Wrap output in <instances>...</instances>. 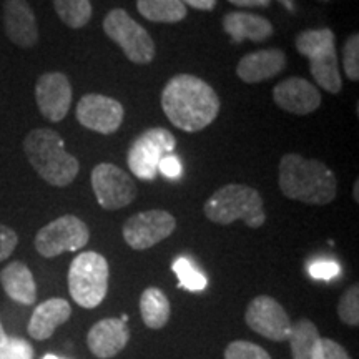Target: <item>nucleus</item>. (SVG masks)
Masks as SVG:
<instances>
[{
  "mask_svg": "<svg viewBox=\"0 0 359 359\" xmlns=\"http://www.w3.org/2000/svg\"><path fill=\"white\" fill-rule=\"evenodd\" d=\"M92 188L98 205L105 210H120L137 198V185L123 168L100 163L92 170Z\"/></svg>",
  "mask_w": 359,
  "mask_h": 359,
  "instance_id": "nucleus-10",
  "label": "nucleus"
},
{
  "mask_svg": "<svg viewBox=\"0 0 359 359\" xmlns=\"http://www.w3.org/2000/svg\"><path fill=\"white\" fill-rule=\"evenodd\" d=\"M341 273V266L333 259H320V262H314L309 264V275L314 280H323L330 281L336 278Z\"/></svg>",
  "mask_w": 359,
  "mask_h": 359,
  "instance_id": "nucleus-32",
  "label": "nucleus"
},
{
  "mask_svg": "<svg viewBox=\"0 0 359 359\" xmlns=\"http://www.w3.org/2000/svg\"><path fill=\"white\" fill-rule=\"evenodd\" d=\"M320 339L321 336L318 333V327L313 321L303 318V320L291 323L288 341L293 359H314Z\"/></svg>",
  "mask_w": 359,
  "mask_h": 359,
  "instance_id": "nucleus-23",
  "label": "nucleus"
},
{
  "mask_svg": "<svg viewBox=\"0 0 359 359\" xmlns=\"http://www.w3.org/2000/svg\"><path fill=\"white\" fill-rule=\"evenodd\" d=\"M296 50L309 60L313 79L326 92L336 93L343 88L339 75L336 35L331 29H309L298 34L294 40Z\"/></svg>",
  "mask_w": 359,
  "mask_h": 359,
  "instance_id": "nucleus-5",
  "label": "nucleus"
},
{
  "mask_svg": "<svg viewBox=\"0 0 359 359\" xmlns=\"http://www.w3.org/2000/svg\"><path fill=\"white\" fill-rule=\"evenodd\" d=\"M42 359H62V358L55 356V354H45V356H43Z\"/></svg>",
  "mask_w": 359,
  "mask_h": 359,
  "instance_id": "nucleus-40",
  "label": "nucleus"
},
{
  "mask_svg": "<svg viewBox=\"0 0 359 359\" xmlns=\"http://www.w3.org/2000/svg\"><path fill=\"white\" fill-rule=\"evenodd\" d=\"M314 359H351L346 349L341 346L339 343L330 339V338H321L318 343L316 354Z\"/></svg>",
  "mask_w": 359,
  "mask_h": 359,
  "instance_id": "nucleus-31",
  "label": "nucleus"
},
{
  "mask_svg": "<svg viewBox=\"0 0 359 359\" xmlns=\"http://www.w3.org/2000/svg\"><path fill=\"white\" fill-rule=\"evenodd\" d=\"M224 359H271V356L250 341H233L224 349Z\"/></svg>",
  "mask_w": 359,
  "mask_h": 359,
  "instance_id": "nucleus-28",
  "label": "nucleus"
},
{
  "mask_svg": "<svg viewBox=\"0 0 359 359\" xmlns=\"http://www.w3.org/2000/svg\"><path fill=\"white\" fill-rule=\"evenodd\" d=\"M17 245H19L17 233L6 224H0V262H6L17 248Z\"/></svg>",
  "mask_w": 359,
  "mask_h": 359,
  "instance_id": "nucleus-33",
  "label": "nucleus"
},
{
  "mask_svg": "<svg viewBox=\"0 0 359 359\" xmlns=\"http://www.w3.org/2000/svg\"><path fill=\"white\" fill-rule=\"evenodd\" d=\"M4 27L12 43L20 48H32L39 42L35 13L27 0H7L4 6Z\"/></svg>",
  "mask_w": 359,
  "mask_h": 359,
  "instance_id": "nucleus-16",
  "label": "nucleus"
},
{
  "mask_svg": "<svg viewBox=\"0 0 359 359\" xmlns=\"http://www.w3.org/2000/svg\"><path fill=\"white\" fill-rule=\"evenodd\" d=\"M280 2L283 4V6L288 7L290 11H293V2H291V0H280Z\"/></svg>",
  "mask_w": 359,
  "mask_h": 359,
  "instance_id": "nucleus-39",
  "label": "nucleus"
},
{
  "mask_svg": "<svg viewBox=\"0 0 359 359\" xmlns=\"http://www.w3.org/2000/svg\"><path fill=\"white\" fill-rule=\"evenodd\" d=\"M180 2H182L185 7L188 6V7L196 8V11H205V12L213 11V8L217 7V0H180Z\"/></svg>",
  "mask_w": 359,
  "mask_h": 359,
  "instance_id": "nucleus-35",
  "label": "nucleus"
},
{
  "mask_svg": "<svg viewBox=\"0 0 359 359\" xmlns=\"http://www.w3.org/2000/svg\"><path fill=\"white\" fill-rule=\"evenodd\" d=\"M88 240L90 230L87 223L74 215H64L40 228L34 245L40 257L55 258L67 251L82 250Z\"/></svg>",
  "mask_w": 359,
  "mask_h": 359,
  "instance_id": "nucleus-9",
  "label": "nucleus"
},
{
  "mask_svg": "<svg viewBox=\"0 0 359 359\" xmlns=\"http://www.w3.org/2000/svg\"><path fill=\"white\" fill-rule=\"evenodd\" d=\"M103 30L107 37L122 48L130 62L137 65H147L154 62L156 55L154 39L123 8H114L107 13L103 20Z\"/></svg>",
  "mask_w": 359,
  "mask_h": 359,
  "instance_id": "nucleus-7",
  "label": "nucleus"
},
{
  "mask_svg": "<svg viewBox=\"0 0 359 359\" xmlns=\"http://www.w3.org/2000/svg\"><path fill=\"white\" fill-rule=\"evenodd\" d=\"M323 2H327V0H323Z\"/></svg>",
  "mask_w": 359,
  "mask_h": 359,
  "instance_id": "nucleus-41",
  "label": "nucleus"
},
{
  "mask_svg": "<svg viewBox=\"0 0 359 359\" xmlns=\"http://www.w3.org/2000/svg\"><path fill=\"white\" fill-rule=\"evenodd\" d=\"M339 320L348 326L359 325V286L354 283L353 286L344 291L338 303Z\"/></svg>",
  "mask_w": 359,
  "mask_h": 359,
  "instance_id": "nucleus-27",
  "label": "nucleus"
},
{
  "mask_svg": "<svg viewBox=\"0 0 359 359\" xmlns=\"http://www.w3.org/2000/svg\"><path fill=\"white\" fill-rule=\"evenodd\" d=\"M246 325L255 333L271 341H286L291 331V321L285 308L271 296L262 294L251 299L245 313Z\"/></svg>",
  "mask_w": 359,
  "mask_h": 359,
  "instance_id": "nucleus-13",
  "label": "nucleus"
},
{
  "mask_svg": "<svg viewBox=\"0 0 359 359\" xmlns=\"http://www.w3.org/2000/svg\"><path fill=\"white\" fill-rule=\"evenodd\" d=\"M273 100L288 114L309 115L321 105V92L302 77H290L273 88Z\"/></svg>",
  "mask_w": 359,
  "mask_h": 359,
  "instance_id": "nucleus-15",
  "label": "nucleus"
},
{
  "mask_svg": "<svg viewBox=\"0 0 359 359\" xmlns=\"http://www.w3.org/2000/svg\"><path fill=\"white\" fill-rule=\"evenodd\" d=\"M0 285L12 302L30 306L37 302V285L30 268L22 262H12L0 271Z\"/></svg>",
  "mask_w": 359,
  "mask_h": 359,
  "instance_id": "nucleus-21",
  "label": "nucleus"
},
{
  "mask_svg": "<svg viewBox=\"0 0 359 359\" xmlns=\"http://www.w3.org/2000/svg\"><path fill=\"white\" fill-rule=\"evenodd\" d=\"M173 273L178 278V285L188 291H203L208 286V280L203 273L200 271L191 259L180 257L172 264Z\"/></svg>",
  "mask_w": 359,
  "mask_h": 359,
  "instance_id": "nucleus-26",
  "label": "nucleus"
},
{
  "mask_svg": "<svg viewBox=\"0 0 359 359\" xmlns=\"http://www.w3.org/2000/svg\"><path fill=\"white\" fill-rule=\"evenodd\" d=\"M140 313L150 330H161L170 320V302L160 288L150 286L142 293Z\"/></svg>",
  "mask_w": 359,
  "mask_h": 359,
  "instance_id": "nucleus-22",
  "label": "nucleus"
},
{
  "mask_svg": "<svg viewBox=\"0 0 359 359\" xmlns=\"http://www.w3.org/2000/svg\"><path fill=\"white\" fill-rule=\"evenodd\" d=\"M203 212L217 224H231L241 219L246 226L262 228L266 222L259 191L241 183H230L215 191L206 200Z\"/></svg>",
  "mask_w": 359,
  "mask_h": 359,
  "instance_id": "nucleus-4",
  "label": "nucleus"
},
{
  "mask_svg": "<svg viewBox=\"0 0 359 359\" xmlns=\"http://www.w3.org/2000/svg\"><path fill=\"white\" fill-rule=\"evenodd\" d=\"M219 97L196 75L178 74L161 92V109L175 127L195 133L215 122L219 114Z\"/></svg>",
  "mask_w": 359,
  "mask_h": 359,
  "instance_id": "nucleus-1",
  "label": "nucleus"
},
{
  "mask_svg": "<svg viewBox=\"0 0 359 359\" xmlns=\"http://www.w3.org/2000/svg\"><path fill=\"white\" fill-rule=\"evenodd\" d=\"M177 148V138L167 128H148L140 137L135 138L127 154L130 172L135 177L151 182L158 175V165L163 156L173 154Z\"/></svg>",
  "mask_w": 359,
  "mask_h": 359,
  "instance_id": "nucleus-8",
  "label": "nucleus"
},
{
  "mask_svg": "<svg viewBox=\"0 0 359 359\" xmlns=\"http://www.w3.org/2000/svg\"><path fill=\"white\" fill-rule=\"evenodd\" d=\"M35 100L43 118L58 123L65 118L72 105V85L62 72L40 75L35 85Z\"/></svg>",
  "mask_w": 359,
  "mask_h": 359,
  "instance_id": "nucleus-14",
  "label": "nucleus"
},
{
  "mask_svg": "<svg viewBox=\"0 0 359 359\" xmlns=\"http://www.w3.org/2000/svg\"><path fill=\"white\" fill-rule=\"evenodd\" d=\"M7 338H8V336H7V333H6V331H4L2 321H0V346H2V344H4V343H6V341H7Z\"/></svg>",
  "mask_w": 359,
  "mask_h": 359,
  "instance_id": "nucleus-37",
  "label": "nucleus"
},
{
  "mask_svg": "<svg viewBox=\"0 0 359 359\" xmlns=\"http://www.w3.org/2000/svg\"><path fill=\"white\" fill-rule=\"evenodd\" d=\"M353 193H354V201H359V182H354V190H353Z\"/></svg>",
  "mask_w": 359,
  "mask_h": 359,
  "instance_id": "nucleus-38",
  "label": "nucleus"
},
{
  "mask_svg": "<svg viewBox=\"0 0 359 359\" xmlns=\"http://www.w3.org/2000/svg\"><path fill=\"white\" fill-rule=\"evenodd\" d=\"M0 359H34V348L29 341L8 336L0 346Z\"/></svg>",
  "mask_w": 359,
  "mask_h": 359,
  "instance_id": "nucleus-30",
  "label": "nucleus"
},
{
  "mask_svg": "<svg viewBox=\"0 0 359 359\" xmlns=\"http://www.w3.org/2000/svg\"><path fill=\"white\" fill-rule=\"evenodd\" d=\"M57 15L70 29H82L92 19L90 0H53Z\"/></svg>",
  "mask_w": 359,
  "mask_h": 359,
  "instance_id": "nucleus-25",
  "label": "nucleus"
},
{
  "mask_svg": "<svg viewBox=\"0 0 359 359\" xmlns=\"http://www.w3.org/2000/svg\"><path fill=\"white\" fill-rule=\"evenodd\" d=\"M137 8L147 20L160 24H177L188 13L180 0H137Z\"/></svg>",
  "mask_w": 359,
  "mask_h": 359,
  "instance_id": "nucleus-24",
  "label": "nucleus"
},
{
  "mask_svg": "<svg viewBox=\"0 0 359 359\" xmlns=\"http://www.w3.org/2000/svg\"><path fill=\"white\" fill-rule=\"evenodd\" d=\"M228 2L233 4L236 7H259V8H266L271 0H228Z\"/></svg>",
  "mask_w": 359,
  "mask_h": 359,
  "instance_id": "nucleus-36",
  "label": "nucleus"
},
{
  "mask_svg": "<svg viewBox=\"0 0 359 359\" xmlns=\"http://www.w3.org/2000/svg\"><path fill=\"white\" fill-rule=\"evenodd\" d=\"M223 29L230 35L231 42L240 43L243 40L264 42L273 35V24L262 15L250 12H230L223 17Z\"/></svg>",
  "mask_w": 359,
  "mask_h": 359,
  "instance_id": "nucleus-20",
  "label": "nucleus"
},
{
  "mask_svg": "<svg viewBox=\"0 0 359 359\" xmlns=\"http://www.w3.org/2000/svg\"><path fill=\"white\" fill-rule=\"evenodd\" d=\"M158 173L163 175V177H167L170 180H177L182 177L183 173V167H182V161L177 155L170 154L167 156H163L158 165Z\"/></svg>",
  "mask_w": 359,
  "mask_h": 359,
  "instance_id": "nucleus-34",
  "label": "nucleus"
},
{
  "mask_svg": "<svg viewBox=\"0 0 359 359\" xmlns=\"http://www.w3.org/2000/svg\"><path fill=\"white\" fill-rule=\"evenodd\" d=\"M109 262L97 251H83L69 268V291L79 306L92 309L105 299L109 291Z\"/></svg>",
  "mask_w": 359,
  "mask_h": 359,
  "instance_id": "nucleus-6",
  "label": "nucleus"
},
{
  "mask_svg": "<svg viewBox=\"0 0 359 359\" xmlns=\"http://www.w3.org/2000/svg\"><path fill=\"white\" fill-rule=\"evenodd\" d=\"M130 341L127 323L118 318H105L95 323L88 331L87 344L93 356L109 359L118 354Z\"/></svg>",
  "mask_w": 359,
  "mask_h": 359,
  "instance_id": "nucleus-17",
  "label": "nucleus"
},
{
  "mask_svg": "<svg viewBox=\"0 0 359 359\" xmlns=\"http://www.w3.org/2000/svg\"><path fill=\"white\" fill-rule=\"evenodd\" d=\"M286 67V55L280 48H266L246 53L238 62L236 75L245 83H259L281 74Z\"/></svg>",
  "mask_w": 359,
  "mask_h": 359,
  "instance_id": "nucleus-18",
  "label": "nucleus"
},
{
  "mask_svg": "<svg viewBox=\"0 0 359 359\" xmlns=\"http://www.w3.org/2000/svg\"><path fill=\"white\" fill-rule=\"evenodd\" d=\"M343 69L349 80H359V35L353 34L348 37L343 47Z\"/></svg>",
  "mask_w": 359,
  "mask_h": 359,
  "instance_id": "nucleus-29",
  "label": "nucleus"
},
{
  "mask_svg": "<svg viewBox=\"0 0 359 359\" xmlns=\"http://www.w3.org/2000/svg\"><path fill=\"white\" fill-rule=\"evenodd\" d=\"M177 228V219L165 210H148L130 217L123 224V240L130 248L143 251L167 240Z\"/></svg>",
  "mask_w": 359,
  "mask_h": 359,
  "instance_id": "nucleus-11",
  "label": "nucleus"
},
{
  "mask_svg": "<svg viewBox=\"0 0 359 359\" xmlns=\"http://www.w3.org/2000/svg\"><path fill=\"white\" fill-rule=\"evenodd\" d=\"M24 151L37 175L48 185L69 187L80 172V163L65 150L64 138L52 128H35L25 137Z\"/></svg>",
  "mask_w": 359,
  "mask_h": 359,
  "instance_id": "nucleus-3",
  "label": "nucleus"
},
{
  "mask_svg": "<svg viewBox=\"0 0 359 359\" xmlns=\"http://www.w3.org/2000/svg\"><path fill=\"white\" fill-rule=\"evenodd\" d=\"M278 185L286 198L306 205H327L338 193L333 170L320 160H308L298 154H286L281 158Z\"/></svg>",
  "mask_w": 359,
  "mask_h": 359,
  "instance_id": "nucleus-2",
  "label": "nucleus"
},
{
  "mask_svg": "<svg viewBox=\"0 0 359 359\" xmlns=\"http://www.w3.org/2000/svg\"><path fill=\"white\" fill-rule=\"evenodd\" d=\"M125 110L115 98L87 93L77 103V120L82 127L102 135H111L122 127Z\"/></svg>",
  "mask_w": 359,
  "mask_h": 359,
  "instance_id": "nucleus-12",
  "label": "nucleus"
},
{
  "mask_svg": "<svg viewBox=\"0 0 359 359\" xmlns=\"http://www.w3.org/2000/svg\"><path fill=\"white\" fill-rule=\"evenodd\" d=\"M72 306L67 299L50 298L34 309L27 331L34 339L45 341L50 338L58 326L69 321Z\"/></svg>",
  "mask_w": 359,
  "mask_h": 359,
  "instance_id": "nucleus-19",
  "label": "nucleus"
}]
</instances>
